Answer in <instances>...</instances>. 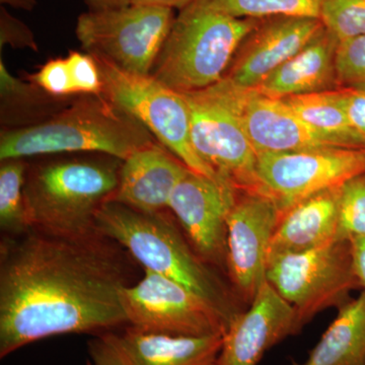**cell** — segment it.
I'll list each match as a JSON object with an SVG mask.
<instances>
[{
    "mask_svg": "<svg viewBox=\"0 0 365 365\" xmlns=\"http://www.w3.org/2000/svg\"><path fill=\"white\" fill-rule=\"evenodd\" d=\"M279 205L260 191H237L227 216V269L237 299L253 302L266 281L268 252Z\"/></svg>",
    "mask_w": 365,
    "mask_h": 365,
    "instance_id": "12",
    "label": "cell"
},
{
    "mask_svg": "<svg viewBox=\"0 0 365 365\" xmlns=\"http://www.w3.org/2000/svg\"><path fill=\"white\" fill-rule=\"evenodd\" d=\"M239 190L190 170L169 202L192 247L210 265L227 267V216Z\"/></svg>",
    "mask_w": 365,
    "mask_h": 365,
    "instance_id": "14",
    "label": "cell"
},
{
    "mask_svg": "<svg viewBox=\"0 0 365 365\" xmlns=\"http://www.w3.org/2000/svg\"><path fill=\"white\" fill-rule=\"evenodd\" d=\"M340 187L307 197L281 213L268 259L300 253L336 241Z\"/></svg>",
    "mask_w": 365,
    "mask_h": 365,
    "instance_id": "20",
    "label": "cell"
},
{
    "mask_svg": "<svg viewBox=\"0 0 365 365\" xmlns=\"http://www.w3.org/2000/svg\"><path fill=\"white\" fill-rule=\"evenodd\" d=\"M242 117L257 153L338 148L300 120L282 100L244 90Z\"/></svg>",
    "mask_w": 365,
    "mask_h": 365,
    "instance_id": "18",
    "label": "cell"
},
{
    "mask_svg": "<svg viewBox=\"0 0 365 365\" xmlns=\"http://www.w3.org/2000/svg\"><path fill=\"white\" fill-rule=\"evenodd\" d=\"M319 20L339 42L365 36V0H323Z\"/></svg>",
    "mask_w": 365,
    "mask_h": 365,
    "instance_id": "26",
    "label": "cell"
},
{
    "mask_svg": "<svg viewBox=\"0 0 365 365\" xmlns=\"http://www.w3.org/2000/svg\"><path fill=\"white\" fill-rule=\"evenodd\" d=\"M350 126L365 148V88H341Z\"/></svg>",
    "mask_w": 365,
    "mask_h": 365,
    "instance_id": "30",
    "label": "cell"
},
{
    "mask_svg": "<svg viewBox=\"0 0 365 365\" xmlns=\"http://www.w3.org/2000/svg\"><path fill=\"white\" fill-rule=\"evenodd\" d=\"M294 365H304V364H297V362H294Z\"/></svg>",
    "mask_w": 365,
    "mask_h": 365,
    "instance_id": "36",
    "label": "cell"
},
{
    "mask_svg": "<svg viewBox=\"0 0 365 365\" xmlns=\"http://www.w3.org/2000/svg\"><path fill=\"white\" fill-rule=\"evenodd\" d=\"M215 7L239 19L304 16L319 19L323 0H211Z\"/></svg>",
    "mask_w": 365,
    "mask_h": 365,
    "instance_id": "24",
    "label": "cell"
},
{
    "mask_svg": "<svg viewBox=\"0 0 365 365\" xmlns=\"http://www.w3.org/2000/svg\"><path fill=\"white\" fill-rule=\"evenodd\" d=\"M323 28L319 19L287 16L262 19L242 41L223 78L242 90H255Z\"/></svg>",
    "mask_w": 365,
    "mask_h": 365,
    "instance_id": "15",
    "label": "cell"
},
{
    "mask_svg": "<svg viewBox=\"0 0 365 365\" xmlns=\"http://www.w3.org/2000/svg\"><path fill=\"white\" fill-rule=\"evenodd\" d=\"M242 88L225 78L203 90L182 93L190 111L194 150L220 181L239 191H260L258 153L242 117Z\"/></svg>",
    "mask_w": 365,
    "mask_h": 365,
    "instance_id": "6",
    "label": "cell"
},
{
    "mask_svg": "<svg viewBox=\"0 0 365 365\" xmlns=\"http://www.w3.org/2000/svg\"><path fill=\"white\" fill-rule=\"evenodd\" d=\"M4 43L36 49V43L30 29L21 21L14 19L1 7V45H4Z\"/></svg>",
    "mask_w": 365,
    "mask_h": 365,
    "instance_id": "31",
    "label": "cell"
},
{
    "mask_svg": "<svg viewBox=\"0 0 365 365\" xmlns=\"http://www.w3.org/2000/svg\"><path fill=\"white\" fill-rule=\"evenodd\" d=\"M176 16L165 7L125 4L81 14L76 37L83 49L127 72L150 76Z\"/></svg>",
    "mask_w": 365,
    "mask_h": 365,
    "instance_id": "7",
    "label": "cell"
},
{
    "mask_svg": "<svg viewBox=\"0 0 365 365\" xmlns=\"http://www.w3.org/2000/svg\"><path fill=\"white\" fill-rule=\"evenodd\" d=\"M336 73L339 88H365V36L339 42Z\"/></svg>",
    "mask_w": 365,
    "mask_h": 365,
    "instance_id": "27",
    "label": "cell"
},
{
    "mask_svg": "<svg viewBox=\"0 0 365 365\" xmlns=\"http://www.w3.org/2000/svg\"><path fill=\"white\" fill-rule=\"evenodd\" d=\"M266 281L294 307L302 327L327 309L344 306L352 290L361 288L348 241L271 257Z\"/></svg>",
    "mask_w": 365,
    "mask_h": 365,
    "instance_id": "8",
    "label": "cell"
},
{
    "mask_svg": "<svg viewBox=\"0 0 365 365\" xmlns=\"http://www.w3.org/2000/svg\"><path fill=\"white\" fill-rule=\"evenodd\" d=\"M119 172L111 163L88 160L48 163L32 170L24 186L30 227L67 239L97 235L96 215L116 191Z\"/></svg>",
    "mask_w": 365,
    "mask_h": 365,
    "instance_id": "5",
    "label": "cell"
},
{
    "mask_svg": "<svg viewBox=\"0 0 365 365\" xmlns=\"http://www.w3.org/2000/svg\"><path fill=\"white\" fill-rule=\"evenodd\" d=\"M314 131L338 148L365 150L350 126L341 88L280 98Z\"/></svg>",
    "mask_w": 365,
    "mask_h": 365,
    "instance_id": "22",
    "label": "cell"
},
{
    "mask_svg": "<svg viewBox=\"0 0 365 365\" xmlns=\"http://www.w3.org/2000/svg\"><path fill=\"white\" fill-rule=\"evenodd\" d=\"M30 78L34 85L55 98L68 97L76 93L66 58L46 62Z\"/></svg>",
    "mask_w": 365,
    "mask_h": 365,
    "instance_id": "29",
    "label": "cell"
},
{
    "mask_svg": "<svg viewBox=\"0 0 365 365\" xmlns=\"http://www.w3.org/2000/svg\"><path fill=\"white\" fill-rule=\"evenodd\" d=\"M0 357L66 334L127 325L117 259L93 237L32 235L2 250Z\"/></svg>",
    "mask_w": 365,
    "mask_h": 365,
    "instance_id": "1",
    "label": "cell"
},
{
    "mask_svg": "<svg viewBox=\"0 0 365 365\" xmlns=\"http://www.w3.org/2000/svg\"><path fill=\"white\" fill-rule=\"evenodd\" d=\"M365 235V173L340 187L336 241H352Z\"/></svg>",
    "mask_w": 365,
    "mask_h": 365,
    "instance_id": "25",
    "label": "cell"
},
{
    "mask_svg": "<svg viewBox=\"0 0 365 365\" xmlns=\"http://www.w3.org/2000/svg\"><path fill=\"white\" fill-rule=\"evenodd\" d=\"M194 0H128L129 4L165 7V9H179L188 6Z\"/></svg>",
    "mask_w": 365,
    "mask_h": 365,
    "instance_id": "33",
    "label": "cell"
},
{
    "mask_svg": "<svg viewBox=\"0 0 365 365\" xmlns=\"http://www.w3.org/2000/svg\"><path fill=\"white\" fill-rule=\"evenodd\" d=\"M93 58L102 74L104 97L140 122L190 170L220 180L194 150L189 108L182 93L153 76L131 73Z\"/></svg>",
    "mask_w": 365,
    "mask_h": 365,
    "instance_id": "9",
    "label": "cell"
},
{
    "mask_svg": "<svg viewBox=\"0 0 365 365\" xmlns=\"http://www.w3.org/2000/svg\"><path fill=\"white\" fill-rule=\"evenodd\" d=\"M339 41L325 26L299 53L278 67L255 91L273 98L335 90Z\"/></svg>",
    "mask_w": 365,
    "mask_h": 365,
    "instance_id": "19",
    "label": "cell"
},
{
    "mask_svg": "<svg viewBox=\"0 0 365 365\" xmlns=\"http://www.w3.org/2000/svg\"><path fill=\"white\" fill-rule=\"evenodd\" d=\"M351 244V253L354 270L361 288L365 289V235L355 237Z\"/></svg>",
    "mask_w": 365,
    "mask_h": 365,
    "instance_id": "32",
    "label": "cell"
},
{
    "mask_svg": "<svg viewBox=\"0 0 365 365\" xmlns=\"http://www.w3.org/2000/svg\"><path fill=\"white\" fill-rule=\"evenodd\" d=\"M338 309L304 365H365V289Z\"/></svg>",
    "mask_w": 365,
    "mask_h": 365,
    "instance_id": "21",
    "label": "cell"
},
{
    "mask_svg": "<svg viewBox=\"0 0 365 365\" xmlns=\"http://www.w3.org/2000/svg\"><path fill=\"white\" fill-rule=\"evenodd\" d=\"M1 2L16 9H26V11L34 9L36 6V0H1Z\"/></svg>",
    "mask_w": 365,
    "mask_h": 365,
    "instance_id": "35",
    "label": "cell"
},
{
    "mask_svg": "<svg viewBox=\"0 0 365 365\" xmlns=\"http://www.w3.org/2000/svg\"><path fill=\"white\" fill-rule=\"evenodd\" d=\"M26 165L21 160L2 162L0 168V227L21 234L31 228L24 198Z\"/></svg>",
    "mask_w": 365,
    "mask_h": 365,
    "instance_id": "23",
    "label": "cell"
},
{
    "mask_svg": "<svg viewBox=\"0 0 365 365\" xmlns=\"http://www.w3.org/2000/svg\"><path fill=\"white\" fill-rule=\"evenodd\" d=\"M190 170L157 143L145 146L123 160L116 191L110 200L146 213L169 207L177 185Z\"/></svg>",
    "mask_w": 365,
    "mask_h": 365,
    "instance_id": "17",
    "label": "cell"
},
{
    "mask_svg": "<svg viewBox=\"0 0 365 365\" xmlns=\"http://www.w3.org/2000/svg\"><path fill=\"white\" fill-rule=\"evenodd\" d=\"M259 21L223 13L211 0H194L175 18L150 76L180 93L215 85Z\"/></svg>",
    "mask_w": 365,
    "mask_h": 365,
    "instance_id": "4",
    "label": "cell"
},
{
    "mask_svg": "<svg viewBox=\"0 0 365 365\" xmlns=\"http://www.w3.org/2000/svg\"><path fill=\"white\" fill-rule=\"evenodd\" d=\"M127 325L143 332L186 337L223 335L230 322L202 297L176 281L144 270L135 285L121 292Z\"/></svg>",
    "mask_w": 365,
    "mask_h": 365,
    "instance_id": "10",
    "label": "cell"
},
{
    "mask_svg": "<svg viewBox=\"0 0 365 365\" xmlns=\"http://www.w3.org/2000/svg\"><path fill=\"white\" fill-rule=\"evenodd\" d=\"M86 365H91V364H88V361H86Z\"/></svg>",
    "mask_w": 365,
    "mask_h": 365,
    "instance_id": "37",
    "label": "cell"
},
{
    "mask_svg": "<svg viewBox=\"0 0 365 365\" xmlns=\"http://www.w3.org/2000/svg\"><path fill=\"white\" fill-rule=\"evenodd\" d=\"M262 192L272 197L281 213L326 190L338 188L365 173V150L323 148L258 153Z\"/></svg>",
    "mask_w": 365,
    "mask_h": 365,
    "instance_id": "11",
    "label": "cell"
},
{
    "mask_svg": "<svg viewBox=\"0 0 365 365\" xmlns=\"http://www.w3.org/2000/svg\"><path fill=\"white\" fill-rule=\"evenodd\" d=\"M66 60L76 93L103 95L104 85L97 60L88 53L85 54L78 51L69 52Z\"/></svg>",
    "mask_w": 365,
    "mask_h": 365,
    "instance_id": "28",
    "label": "cell"
},
{
    "mask_svg": "<svg viewBox=\"0 0 365 365\" xmlns=\"http://www.w3.org/2000/svg\"><path fill=\"white\" fill-rule=\"evenodd\" d=\"M153 143V134L128 113L103 95H86L45 121L2 131L0 160L100 153L123 162Z\"/></svg>",
    "mask_w": 365,
    "mask_h": 365,
    "instance_id": "3",
    "label": "cell"
},
{
    "mask_svg": "<svg viewBox=\"0 0 365 365\" xmlns=\"http://www.w3.org/2000/svg\"><path fill=\"white\" fill-rule=\"evenodd\" d=\"M225 335V334H223ZM223 335L186 337L143 332L131 326L88 341L91 365H217Z\"/></svg>",
    "mask_w": 365,
    "mask_h": 365,
    "instance_id": "13",
    "label": "cell"
},
{
    "mask_svg": "<svg viewBox=\"0 0 365 365\" xmlns=\"http://www.w3.org/2000/svg\"><path fill=\"white\" fill-rule=\"evenodd\" d=\"M93 6V9H104V7H113L129 4L128 0H88Z\"/></svg>",
    "mask_w": 365,
    "mask_h": 365,
    "instance_id": "34",
    "label": "cell"
},
{
    "mask_svg": "<svg viewBox=\"0 0 365 365\" xmlns=\"http://www.w3.org/2000/svg\"><path fill=\"white\" fill-rule=\"evenodd\" d=\"M294 307L265 281L223 335L217 365H258L269 349L302 330Z\"/></svg>",
    "mask_w": 365,
    "mask_h": 365,
    "instance_id": "16",
    "label": "cell"
},
{
    "mask_svg": "<svg viewBox=\"0 0 365 365\" xmlns=\"http://www.w3.org/2000/svg\"><path fill=\"white\" fill-rule=\"evenodd\" d=\"M95 230L128 250L144 270L176 281L202 297L230 324L241 313L235 292L162 212L146 213L109 200L96 215Z\"/></svg>",
    "mask_w": 365,
    "mask_h": 365,
    "instance_id": "2",
    "label": "cell"
}]
</instances>
